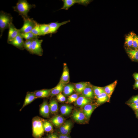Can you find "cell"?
Listing matches in <instances>:
<instances>
[{"label":"cell","instance_id":"cell-1","mask_svg":"<svg viewBox=\"0 0 138 138\" xmlns=\"http://www.w3.org/2000/svg\"><path fill=\"white\" fill-rule=\"evenodd\" d=\"M35 7V5L29 4L27 0H19L13 8L14 11L17 12L24 20L29 17L28 15V13L31 8Z\"/></svg>","mask_w":138,"mask_h":138},{"label":"cell","instance_id":"cell-2","mask_svg":"<svg viewBox=\"0 0 138 138\" xmlns=\"http://www.w3.org/2000/svg\"><path fill=\"white\" fill-rule=\"evenodd\" d=\"M44 121L38 117H35L32 120V136L35 138H41L44 131L43 126Z\"/></svg>","mask_w":138,"mask_h":138},{"label":"cell","instance_id":"cell-3","mask_svg":"<svg viewBox=\"0 0 138 138\" xmlns=\"http://www.w3.org/2000/svg\"><path fill=\"white\" fill-rule=\"evenodd\" d=\"M13 18L9 14L1 11L0 12V38L6 29L9 28L10 24L12 22Z\"/></svg>","mask_w":138,"mask_h":138},{"label":"cell","instance_id":"cell-4","mask_svg":"<svg viewBox=\"0 0 138 138\" xmlns=\"http://www.w3.org/2000/svg\"><path fill=\"white\" fill-rule=\"evenodd\" d=\"M24 24L22 27L19 29L21 33L31 32L37 24V22L32 18L29 17L23 20Z\"/></svg>","mask_w":138,"mask_h":138},{"label":"cell","instance_id":"cell-5","mask_svg":"<svg viewBox=\"0 0 138 138\" xmlns=\"http://www.w3.org/2000/svg\"><path fill=\"white\" fill-rule=\"evenodd\" d=\"M63 3L62 7L60 9L67 10L76 4L85 6H87L91 1L89 0H63Z\"/></svg>","mask_w":138,"mask_h":138},{"label":"cell","instance_id":"cell-6","mask_svg":"<svg viewBox=\"0 0 138 138\" xmlns=\"http://www.w3.org/2000/svg\"><path fill=\"white\" fill-rule=\"evenodd\" d=\"M42 40H39L38 38L32 40L31 54L41 56L43 54V50L41 47Z\"/></svg>","mask_w":138,"mask_h":138},{"label":"cell","instance_id":"cell-7","mask_svg":"<svg viewBox=\"0 0 138 138\" xmlns=\"http://www.w3.org/2000/svg\"><path fill=\"white\" fill-rule=\"evenodd\" d=\"M20 33L13 40L7 42V43L21 50H23L24 49V41L23 40V38L20 35Z\"/></svg>","mask_w":138,"mask_h":138},{"label":"cell","instance_id":"cell-8","mask_svg":"<svg viewBox=\"0 0 138 138\" xmlns=\"http://www.w3.org/2000/svg\"><path fill=\"white\" fill-rule=\"evenodd\" d=\"M8 29L7 42L13 40L20 33L19 30L16 28L12 22L10 24Z\"/></svg>","mask_w":138,"mask_h":138},{"label":"cell","instance_id":"cell-9","mask_svg":"<svg viewBox=\"0 0 138 138\" xmlns=\"http://www.w3.org/2000/svg\"><path fill=\"white\" fill-rule=\"evenodd\" d=\"M70 20L63 21L61 23L58 21L51 22L48 24L49 28V34L56 33L60 26L70 22Z\"/></svg>","mask_w":138,"mask_h":138},{"label":"cell","instance_id":"cell-10","mask_svg":"<svg viewBox=\"0 0 138 138\" xmlns=\"http://www.w3.org/2000/svg\"><path fill=\"white\" fill-rule=\"evenodd\" d=\"M128 56L133 61L138 62V49L124 47Z\"/></svg>","mask_w":138,"mask_h":138},{"label":"cell","instance_id":"cell-11","mask_svg":"<svg viewBox=\"0 0 138 138\" xmlns=\"http://www.w3.org/2000/svg\"><path fill=\"white\" fill-rule=\"evenodd\" d=\"M97 104L90 103L85 105L83 109V112L86 116L87 119H89L93 111L97 107Z\"/></svg>","mask_w":138,"mask_h":138},{"label":"cell","instance_id":"cell-12","mask_svg":"<svg viewBox=\"0 0 138 138\" xmlns=\"http://www.w3.org/2000/svg\"><path fill=\"white\" fill-rule=\"evenodd\" d=\"M63 70L60 82L66 85L70 81L69 69L66 63L63 64Z\"/></svg>","mask_w":138,"mask_h":138},{"label":"cell","instance_id":"cell-13","mask_svg":"<svg viewBox=\"0 0 138 138\" xmlns=\"http://www.w3.org/2000/svg\"><path fill=\"white\" fill-rule=\"evenodd\" d=\"M40 114L43 117L48 118L49 117L50 112L49 105L46 101H44L41 105L40 108Z\"/></svg>","mask_w":138,"mask_h":138},{"label":"cell","instance_id":"cell-14","mask_svg":"<svg viewBox=\"0 0 138 138\" xmlns=\"http://www.w3.org/2000/svg\"><path fill=\"white\" fill-rule=\"evenodd\" d=\"M72 125V122L69 121L64 122L60 127L59 131L60 134L64 135L68 134L71 129Z\"/></svg>","mask_w":138,"mask_h":138},{"label":"cell","instance_id":"cell-15","mask_svg":"<svg viewBox=\"0 0 138 138\" xmlns=\"http://www.w3.org/2000/svg\"><path fill=\"white\" fill-rule=\"evenodd\" d=\"M72 117L75 121L78 122H83L87 119L83 112L77 110L74 111Z\"/></svg>","mask_w":138,"mask_h":138},{"label":"cell","instance_id":"cell-16","mask_svg":"<svg viewBox=\"0 0 138 138\" xmlns=\"http://www.w3.org/2000/svg\"><path fill=\"white\" fill-rule=\"evenodd\" d=\"M37 98L34 92H28L26 96L23 104L20 111L21 110L25 107L30 103Z\"/></svg>","mask_w":138,"mask_h":138},{"label":"cell","instance_id":"cell-17","mask_svg":"<svg viewBox=\"0 0 138 138\" xmlns=\"http://www.w3.org/2000/svg\"><path fill=\"white\" fill-rule=\"evenodd\" d=\"M117 83V80H116L112 83L103 87L105 92L107 95L110 100Z\"/></svg>","mask_w":138,"mask_h":138},{"label":"cell","instance_id":"cell-18","mask_svg":"<svg viewBox=\"0 0 138 138\" xmlns=\"http://www.w3.org/2000/svg\"><path fill=\"white\" fill-rule=\"evenodd\" d=\"M66 85L60 81L55 87L51 89L50 96L53 97L61 93L63 91Z\"/></svg>","mask_w":138,"mask_h":138},{"label":"cell","instance_id":"cell-19","mask_svg":"<svg viewBox=\"0 0 138 138\" xmlns=\"http://www.w3.org/2000/svg\"><path fill=\"white\" fill-rule=\"evenodd\" d=\"M65 119L62 116L57 115L52 118L50 121L56 127H60L64 123Z\"/></svg>","mask_w":138,"mask_h":138},{"label":"cell","instance_id":"cell-20","mask_svg":"<svg viewBox=\"0 0 138 138\" xmlns=\"http://www.w3.org/2000/svg\"><path fill=\"white\" fill-rule=\"evenodd\" d=\"M75 102L76 105L80 107H83L87 104L91 103L92 101L91 99L81 95L78 97Z\"/></svg>","mask_w":138,"mask_h":138},{"label":"cell","instance_id":"cell-21","mask_svg":"<svg viewBox=\"0 0 138 138\" xmlns=\"http://www.w3.org/2000/svg\"><path fill=\"white\" fill-rule=\"evenodd\" d=\"M51 89H44L34 91L35 95L37 98L47 97L50 96Z\"/></svg>","mask_w":138,"mask_h":138},{"label":"cell","instance_id":"cell-22","mask_svg":"<svg viewBox=\"0 0 138 138\" xmlns=\"http://www.w3.org/2000/svg\"><path fill=\"white\" fill-rule=\"evenodd\" d=\"M82 95L88 98L91 99L94 98V95L93 88L88 85L82 93Z\"/></svg>","mask_w":138,"mask_h":138},{"label":"cell","instance_id":"cell-23","mask_svg":"<svg viewBox=\"0 0 138 138\" xmlns=\"http://www.w3.org/2000/svg\"><path fill=\"white\" fill-rule=\"evenodd\" d=\"M135 33L131 32L126 35L125 39V47L127 48H132L133 38Z\"/></svg>","mask_w":138,"mask_h":138},{"label":"cell","instance_id":"cell-24","mask_svg":"<svg viewBox=\"0 0 138 138\" xmlns=\"http://www.w3.org/2000/svg\"><path fill=\"white\" fill-rule=\"evenodd\" d=\"M96 102L97 105H100L106 102H109L110 100L107 95L105 93H103L96 98Z\"/></svg>","mask_w":138,"mask_h":138},{"label":"cell","instance_id":"cell-25","mask_svg":"<svg viewBox=\"0 0 138 138\" xmlns=\"http://www.w3.org/2000/svg\"><path fill=\"white\" fill-rule=\"evenodd\" d=\"M49 105L50 112L51 113L54 114L57 112L58 110V104L55 100H52Z\"/></svg>","mask_w":138,"mask_h":138},{"label":"cell","instance_id":"cell-26","mask_svg":"<svg viewBox=\"0 0 138 138\" xmlns=\"http://www.w3.org/2000/svg\"><path fill=\"white\" fill-rule=\"evenodd\" d=\"M75 88V86L72 84L66 85L63 91L64 95L66 96L71 95L74 91Z\"/></svg>","mask_w":138,"mask_h":138},{"label":"cell","instance_id":"cell-27","mask_svg":"<svg viewBox=\"0 0 138 138\" xmlns=\"http://www.w3.org/2000/svg\"><path fill=\"white\" fill-rule=\"evenodd\" d=\"M73 107L71 106L67 105L62 106L60 108L61 114L63 115H67L71 112Z\"/></svg>","mask_w":138,"mask_h":138},{"label":"cell","instance_id":"cell-28","mask_svg":"<svg viewBox=\"0 0 138 138\" xmlns=\"http://www.w3.org/2000/svg\"><path fill=\"white\" fill-rule=\"evenodd\" d=\"M86 82H80L75 84V87L76 92L78 93H82L83 90L88 85Z\"/></svg>","mask_w":138,"mask_h":138},{"label":"cell","instance_id":"cell-29","mask_svg":"<svg viewBox=\"0 0 138 138\" xmlns=\"http://www.w3.org/2000/svg\"><path fill=\"white\" fill-rule=\"evenodd\" d=\"M43 126L44 131L52 133L53 131V126L50 122L44 121L43 122Z\"/></svg>","mask_w":138,"mask_h":138},{"label":"cell","instance_id":"cell-30","mask_svg":"<svg viewBox=\"0 0 138 138\" xmlns=\"http://www.w3.org/2000/svg\"><path fill=\"white\" fill-rule=\"evenodd\" d=\"M39 26L41 36L49 34V28L48 24H40Z\"/></svg>","mask_w":138,"mask_h":138},{"label":"cell","instance_id":"cell-31","mask_svg":"<svg viewBox=\"0 0 138 138\" xmlns=\"http://www.w3.org/2000/svg\"><path fill=\"white\" fill-rule=\"evenodd\" d=\"M20 34L23 38L27 40H32L39 37L34 35L31 32L24 33H20Z\"/></svg>","mask_w":138,"mask_h":138},{"label":"cell","instance_id":"cell-32","mask_svg":"<svg viewBox=\"0 0 138 138\" xmlns=\"http://www.w3.org/2000/svg\"><path fill=\"white\" fill-rule=\"evenodd\" d=\"M92 88L96 98L101 93L105 92L103 87L94 86Z\"/></svg>","mask_w":138,"mask_h":138},{"label":"cell","instance_id":"cell-33","mask_svg":"<svg viewBox=\"0 0 138 138\" xmlns=\"http://www.w3.org/2000/svg\"><path fill=\"white\" fill-rule=\"evenodd\" d=\"M32 40H26L24 42V47L26 49L31 53Z\"/></svg>","mask_w":138,"mask_h":138},{"label":"cell","instance_id":"cell-34","mask_svg":"<svg viewBox=\"0 0 138 138\" xmlns=\"http://www.w3.org/2000/svg\"><path fill=\"white\" fill-rule=\"evenodd\" d=\"M39 25L40 24L38 23L31 31L34 34L38 36H41Z\"/></svg>","mask_w":138,"mask_h":138},{"label":"cell","instance_id":"cell-35","mask_svg":"<svg viewBox=\"0 0 138 138\" xmlns=\"http://www.w3.org/2000/svg\"><path fill=\"white\" fill-rule=\"evenodd\" d=\"M78 96L77 94H74L70 96L67 99V102L68 103H72L75 102L77 100Z\"/></svg>","mask_w":138,"mask_h":138},{"label":"cell","instance_id":"cell-36","mask_svg":"<svg viewBox=\"0 0 138 138\" xmlns=\"http://www.w3.org/2000/svg\"><path fill=\"white\" fill-rule=\"evenodd\" d=\"M126 104L138 103V95L132 96L126 102Z\"/></svg>","mask_w":138,"mask_h":138},{"label":"cell","instance_id":"cell-37","mask_svg":"<svg viewBox=\"0 0 138 138\" xmlns=\"http://www.w3.org/2000/svg\"><path fill=\"white\" fill-rule=\"evenodd\" d=\"M132 48L138 49V36L135 34L133 38Z\"/></svg>","mask_w":138,"mask_h":138},{"label":"cell","instance_id":"cell-38","mask_svg":"<svg viewBox=\"0 0 138 138\" xmlns=\"http://www.w3.org/2000/svg\"><path fill=\"white\" fill-rule=\"evenodd\" d=\"M57 99L61 102H63L66 100V98L61 93L56 95Z\"/></svg>","mask_w":138,"mask_h":138},{"label":"cell","instance_id":"cell-39","mask_svg":"<svg viewBox=\"0 0 138 138\" xmlns=\"http://www.w3.org/2000/svg\"><path fill=\"white\" fill-rule=\"evenodd\" d=\"M127 105L134 111L138 109V103H135L129 104Z\"/></svg>","mask_w":138,"mask_h":138},{"label":"cell","instance_id":"cell-40","mask_svg":"<svg viewBox=\"0 0 138 138\" xmlns=\"http://www.w3.org/2000/svg\"><path fill=\"white\" fill-rule=\"evenodd\" d=\"M47 138H58V136L55 133H52L50 134Z\"/></svg>","mask_w":138,"mask_h":138},{"label":"cell","instance_id":"cell-41","mask_svg":"<svg viewBox=\"0 0 138 138\" xmlns=\"http://www.w3.org/2000/svg\"><path fill=\"white\" fill-rule=\"evenodd\" d=\"M133 75L135 81H138V73H135Z\"/></svg>","mask_w":138,"mask_h":138},{"label":"cell","instance_id":"cell-42","mask_svg":"<svg viewBox=\"0 0 138 138\" xmlns=\"http://www.w3.org/2000/svg\"><path fill=\"white\" fill-rule=\"evenodd\" d=\"M133 88L134 89H138V81H135L134 84L133 86Z\"/></svg>","mask_w":138,"mask_h":138},{"label":"cell","instance_id":"cell-43","mask_svg":"<svg viewBox=\"0 0 138 138\" xmlns=\"http://www.w3.org/2000/svg\"><path fill=\"white\" fill-rule=\"evenodd\" d=\"M136 117L138 119V109L135 112Z\"/></svg>","mask_w":138,"mask_h":138},{"label":"cell","instance_id":"cell-44","mask_svg":"<svg viewBox=\"0 0 138 138\" xmlns=\"http://www.w3.org/2000/svg\"><path fill=\"white\" fill-rule=\"evenodd\" d=\"M58 136V138H64V135L61 134H60Z\"/></svg>","mask_w":138,"mask_h":138},{"label":"cell","instance_id":"cell-45","mask_svg":"<svg viewBox=\"0 0 138 138\" xmlns=\"http://www.w3.org/2000/svg\"><path fill=\"white\" fill-rule=\"evenodd\" d=\"M64 135V138H70L68 134L65 135Z\"/></svg>","mask_w":138,"mask_h":138}]
</instances>
